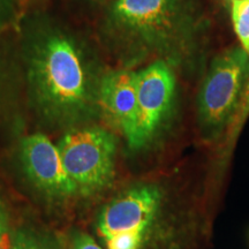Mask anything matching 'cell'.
<instances>
[{
    "label": "cell",
    "mask_w": 249,
    "mask_h": 249,
    "mask_svg": "<svg viewBox=\"0 0 249 249\" xmlns=\"http://www.w3.org/2000/svg\"><path fill=\"white\" fill-rule=\"evenodd\" d=\"M0 76H1V70H0Z\"/></svg>",
    "instance_id": "obj_17"
},
{
    "label": "cell",
    "mask_w": 249,
    "mask_h": 249,
    "mask_svg": "<svg viewBox=\"0 0 249 249\" xmlns=\"http://www.w3.org/2000/svg\"><path fill=\"white\" fill-rule=\"evenodd\" d=\"M14 15V0H0V26L7 23Z\"/></svg>",
    "instance_id": "obj_14"
},
{
    "label": "cell",
    "mask_w": 249,
    "mask_h": 249,
    "mask_svg": "<svg viewBox=\"0 0 249 249\" xmlns=\"http://www.w3.org/2000/svg\"><path fill=\"white\" fill-rule=\"evenodd\" d=\"M9 249H52V246L38 233L20 229L13 233Z\"/></svg>",
    "instance_id": "obj_11"
},
{
    "label": "cell",
    "mask_w": 249,
    "mask_h": 249,
    "mask_svg": "<svg viewBox=\"0 0 249 249\" xmlns=\"http://www.w3.org/2000/svg\"><path fill=\"white\" fill-rule=\"evenodd\" d=\"M163 192L138 182L124 187L99 209L95 233L104 249H145L160 216Z\"/></svg>",
    "instance_id": "obj_3"
},
{
    "label": "cell",
    "mask_w": 249,
    "mask_h": 249,
    "mask_svg": "<svg viewBox=\"0 0 249 249\" xmlns=\"http://www.w3.org/2000/svg\"><path fill=\"white\" fill-rule=\"evenodd\" d=\"M9 229H11V224H9L8 213L5 205L0 201V246L6 239V236L8 235Z\"/></svg>",
    "instance_id": "obj_13"
},
{
    "label": "cell",
    "mask_w": 249,
    "mask_h": 249,
    "mask_svg": "<svg viewBox=\"0 0 249 249\" xmlns=\"http://www.w3.org/2000/svg\"><path fill=\"white\" fill-rule=\"evenodd\" d=\"M202 33L194 0H116L103 24L107 45L126 68L151 57L173 68L192 66Z\"/></svg>",
    "instance_id": "obj_2"
},
{
    "label": "cell",
    "mask_w": 249,
    "mask_h": 249,
    "mask_svg": "<svg viewBox=\"0 0 249 249\" xmlns=\"http://www.w3.org/2000/svg\"><path fill=\"white\" fill-rule=\"evenodd\" d=\"M22 58L30 104L43 124L67 132L101 116L105 71L91 46L71 28L45 15L29 18Z\"/></svg>",
    "instance_id": "obj_1"
},
{
    "label": "cell",
    "mask_w": 249,
    "mask_h": 249,
    "mask_svg": "<svg viewBox=\"0 0 249 249\" xmlns=\"http://www.w3.org/2000/svg\"><path fill=\"white\" fill-rule=\"evenodd\" d=\"M249 118V81L246 87L244 95H242L240 105H239L238 111L234 119L232 120L231 124L227 128L225 135H224L223 148L226 156H230L232 152V149L234 147L235 142L238 141V138L240 136V133L244 128L246 121Z\"/></svg>",
    "instance_id": "obj_9"
},
{
    "label": "cell",
    "mask_w": 249,
    "mask_h": 249,
    "mask_svg": "<svg viewBox=\"0 0 249 249\" xmlns=\"http://www.w3.org/2000/svg\"><path fill=\"white\" fill-rule=\"evenodd\" d=\"M176 95L174 68L167 62L155 60L138 71V117L129 150L143 151L156 141L172 114Z\"/></svg>",
    "instance_id": "obj_6"
},
{
    "label": "cell",
    "mask_w": 249,
    "mask_h": 249,
    "mask_svg": "<svg viewBox=\"0 0 249 249\" xmlns=\"http://www.w3.org/2000/svg\"><path fill=\"white\" fill-rule=\"evenodd\" d=\"M98 102L101 116L107 118L128 142L138 117V71L126 67L105 71Z\"/></svg>",
    "instance_id": "obj_8"
},
{
    "label": "cell",
    "mask_w": 249,
    "mask_h": 249,
    "mask_svg": "<svg viewBox=\"0 0 249 249\" xmlns=\"http://www.w3.org/2000/svg\"><path fill=\"white\" fill-rule=\"evenodd\" d=\"M93 1H98V2H103V1H105V0H93Z\"/></svg>",
    "instance_id": "obj_16"
},
{
    "label": "cell",
    "mask_w": 249,
    "mask_h": 249,
    "mask_svg": "<svg viewBox=\"0 0 249 249\" xmlns=\"http://www.w3.org/2000/svg\"><path fill=\"white\" fill-rule=\"evenodd\" d=\"M18 160L31 186L53 203H65L79 196L73 180L62 164L60 152L48 136L34 133L22 139Z\"/></svg>",
    "instance_id": "obj_7"
},
{
    "label": "cell",
    "mask_w": 249,
    "mask_h": 249,
    "mask_svg": "<svg viewBox=\"0 0 249 249\" xmlns=\"http://www.w3.org/2000/svg\"><path fill=\"white\" fill-rule=\"evenodd\" d=\"M68 249H104L91 235L86 232L75 231L68 240Z\"/></svg>",
    "instance_id": "obj_12"
},
{
    "label": "cell",
    "mask_w": 249,
    "mask_h": 249,
    "mask_svg": "<svg viewBox=\"0 0 249 249\" xmlns=\"http://www.w3.org/2000/svg\"><path fill=\"white\" fill-rule=\"evenodd\" d=\"M219 1H220V4H223L224 7L231 9V2H232V0H219Z\"/></svg>",
    "instance_id": "obj_15"
},
{
    "label": "cell",
    "mask_w": 249,
    "mask_h": 249,
    "mask_svg": "<svg viewBox=\"0 0 249 249\" xmlns=\"http://www.w3.org/2000/svg\"><path fill=\"white\" fill-rule=\"evenodd\" d=\"M57 147L79 195H97L112 185L117 138L110 130L91 124L76 127L64 133Z\"/></svg>",
    "instance_id": "obj_5"
},
{
    "label": "cell",
    "mask_w": 249,
    "mask_h": 249,
    "mask_svg": "<svg viewBox=\"0 0 249 249\" xmlns=\"http://www.w3.org/2000/svg\"><path fill=\"white\" fill-rule=\"evenodd\" d=\"M249 81V54L225 49L211 60L197 95V119L205 138H224Z\"/></svg>",
    "instance_id": "obj_4"
},
{
    "label": "cell",
    "mask_w": 249,
    "mask_h": 249,
    "mask_svg": "<svg viewBox=\"0 0 249 249\" xmlns=\"http://www.w3.org/2000/svg\"><path fill=\"white\" fill-rule=\"evenodd\" d=\"M231 15L241 48L249 54V0H232Z\"/></svg>",
    "instance_id": "obj_10"
}]
</instances>
